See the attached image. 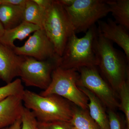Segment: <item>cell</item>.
<instances>
[{"label": "cell", "mask_w": 129, "mask_h": 129, "mask_svg": "<svg viewBox=\"0 0 129 129\" xmlns=\"http://www.w3.org/2000/svg\"><path fill=\"white\" fill-rule=\"evenodd\" d=\"M22 122L21 118L17 120L13 124L7 127L6 129H21Z\"/></svg>", "instance_id": "484cf974"}, {"label": "cell", "mask_w": 129, "mask_h": 129, "mask_svg": "<svg viewBox=\"0 0 129 129\" xmlns=\"http://www.w3.org/2000/svg\"><path fill=\"white\" fill-rule=\"evenodd\" d=\"M1 2H0V5H1Z\"/></svg>", "instance_id": "4dcf8cb0"}, {"label": "cell", "mask_w": 129, "mask_h": 129, "mask_svg": "<svg viewBox=\"0 0 129 129\" xmlns=\"http://www.w3.org/2000/svg\"><path fill=\"white\" fill-rule=\"evenodd\" d=\"M75 0H58L63 7H69L73 4Z\"/></svg>", "instance_id": "4316f807"}, {"label": "cell", "mask_w": 129, "mask_h": 129, "mask_svg": "<svg viewBox=\"0 0 129 129\" xmlns=\"http://www.w3.org/2000/svg\"><path fill=\"white\" fill-rule=\"evenodd\" d=\"M77 70L57 67L52 72L50 84L40 93L41 96L55 94L62 97L84 110H88L89 100L77 85Z\"/></svg>", "instance_id": "5b68a950"}, {"label": "cell", "mask_w": 129, "mask_h": 129, "mask_svg": "<svg viewBox=\"0 0 129 129\" xmlns=\"http://www.w3.org/2000/svg\"><path fill=\"white\" fill-rule=\"evenodd\" d=\"M27 0H0L1 4L13 6H24Z\"/></svg>", "instance_id": "cb8c5ba5"}, {"label": "cell", "mask_w": 129, "mask_h": 129, "mask_svg": "<svg viewBox=\"0 0 129 129\" xmlns=\"http://www.w3.org/2000/svg\"><path fill=\"white\" fill-rule=\"evenodd\" d=\"M118 92L120 99L119 109L123 113L125 118L124 120V129H129V80L122 84Z\"/></svg>", "instance_id": "d6986e66"}, {"label": "cell", "mask_w": 129, "mask_h": 129, "mask_svg": "<svg viewBox=\"0 0 129 129\" xmlns=\"http://www.w3.org/2000/svg\"><path fill=\"white\" fill-rule=\"evenodd\" d=\"M21 129H39V122L33 113L24 107L21 118Z\"/></svg>", "instance_id": "44dd1931"}, {"label": "cell", "mask_w": 129, "mask_h": 129, "mask_svg": "<svg viewBox=\"0 0 129 129\" xmlns=\"http://www.w3.org/2000/svg\"><path fill=\"white\" fill-rule=\"evenodd\" d=\"M97 30L94 25L81 38L73 34L68 40L62 56L58 59L57 67L76 70L83 67H97L93 42Z\"/></svg>", "instance_id": "3957f363"}, {"label": "cell", "mask_w": 129, "mask_h": 129, "mask_svg": "<svg viewBox=\"0 0 129 129\" xmlns=\"http://www.w3.org/2000/svg\"><path fill=\"white\" fill-rule=\"evenodd\" d=\"M40 29L37 25L23 21L15 27L5 30L0 43L13 48L16 46L14 42L16 40H23L30 34Z\"/></svg>", "instance_id": "5bb4252c"}, {"label": "cell", "mask_w": 129, "mask_h": 129, "mask_svg": "<svg viewBox=\"0 0 129 129\" xmlns=\"http://www.w3.org/2000/svg\"><path fill=\"white\" fill-rule=\"evenodd\" d=\"M39 129H48L46 125L45 124L39 123Z\"/></svg>", "instance_id": "f1b7e54d"}, {"label": "cell", "mask_w": 129, "mask_h": 129, "mask_svg": "<svg viewBox=\"0 0 129 129\" xmlns=\"http://www.w3.org/2000/svg\"></svg>", "instance_id": "1f68e13d"}, {"label": "cell", "mask_w": 129, "mask_h": 129, "mask_svg": "<svg viewBox=\"0 0 129 129\" xmlns=\"http://www.w3.org/2000/svg\"><path fill=\"white\" fill-rule=\"evenodd\" d=\"M24 58L16 54L13 48L0 43V79L7 84L19 77Z\"/></svg>", "instance_id": "30bf717a"}, {"label": "cell", "mask_w": 129, "mask_h": 129, "mask_svg": "<svg viewBox=\"0 0 129 129\" xmlns=\"http://www.w3.org/2000/svg\"><path fill=\"white\" fill-rule=\"evenodd\" d=\"M71 122L79 129H101L91 117L88 110H83L77 106L74 107L73 115Z\"/></svg>", "instance_id": "e0dca14e"}, {"label": "cell", "mask_w": 129, "mask_h": 129, "mask_svg": "<svg viewBox=\"0 0 129 129\" xmlns=\"http://www.w3.org/2000/svg\"><path fill=\"white\" fill-rule=\"evenodd\" d=\"M22 99L24 107L33 113L39 123L47 124L72 120L74 107L62 97L55 94L43 96L24 90Z\"/></svg>", "instance_id": "7a4b0ae2"}, {"label": "cell", "mask_w": 129, "mask_h": 129, "mask_svg": "<svg viewBox=\"0 0 129 129\" xmlns=\"http://www.w3.org/2000/svg\"><path fill=\"white\" fill-rule=\"evenodd\" d=\"M77 71L80 73L77 83L78 86L89 90L108 109L114 111L119 108L116 92L102 77L96 67H83Z\"/></svg>", "instance_id": "52a82bcc"}, {"label": "cell", "mask_w": 129, "mask_h": 129, "mask_svg": "<svg viewBox=\"0 0 129 129\" xmlns=\"http://www.w3.org/2000/svg\"><path fill=\"white\" fill-rule=\"evenodd\" d=\"M41 11H44L50 5L52 0H34Z\"/></svg>", "instance_id": "d4e9b609"}, {"label": "cell", "mask_w": 129, "mask_h": 129, "mask_svg": "<svg viewBox=\"0 0 129 129\" xmlns=\"http://www.w3.org/2000/svg\"><path fill=\"white\" fill-rule=\"evenodd\" d=\"M93 48L103 76L115 92L129 80V61L124 53L114 48L113 43L104 38L98 29Z\"/></svg>", "instance_id": "6da1fadb"}, {"label": "cell", "mask_w": 129, "mask_h": 129, "mask_svg": "<svg viewBox=\"0 0 129 129\" xmlns=\"http://www.w3.org/2000/svg\"><path fill=\"white\" fill-rule=\"evenodd\" d=\"M72 129H78V128H76V127H74V126H73V127H72Z\"/></svg>", "instance_id": "f546056e"}, {"label": "cell", "mask_w": 129, "mask_h": 129, "mask_svg": "<svg viewBox=\"0 0 129 129\" xmlns=\"http://www.w3.org/2000/svg\"><path fill=\"white\" fill-rule=\"evenodd\" d=\"M13 49L18 55L39 61L60 58L56 55L53 44L41 29L34 32L22 46H15Z\"/></svg>", "instance_id": "9c48e42d"}, {"label": "cell", "mask_w": 129, "mask_h": 129, "mask_svg": "<svg viewBox=\"0 0 129 129\" xmlns=\"http://www.w3.org/2000/svg\"><path fill=\"white\" fill-rule=\"evenodd\" d=\"M46 124L48 129H72L73 126L71 122L64 121H57Z\"/></svg>", "instance_id": "603a6c76"}, {"label": "cell", "mask_w": 129, "mask_h": 129, "mask_svg": "<svg viewBox=\"0 0 129 129\" xmlns=\"http://www.w3.org/2000/svg\"><path fill=\"white\" fill-rule=\"evenodd\" d=\"M110 12L118 24L129 29V0H108Z\"/></svg>", "instance_id": "2e32d148"}, {"label": "cell", "mask_w": 129, "mask_h": 129, "mask_svg": "<svg viewBox=\"0 0 129 129\" xmlns=\"http://www.w3.org/2000/svg\"><path fill=\"white\" fill-rule=\"evenodd\" d=\"M43 12L42 29L54 47L56 55L62 56L68 40L75 34L64 7L58 0H52Z\"/></svg>", "instance_id": "277c9868"}, {"label": "cell", "mask_w": 129, "mask_h": 129, "mask_svg": "<svg viewBox=\"0 0 129 129\" xmlns=\"http://www.w3.org/2000/svg\"><path fill=\"white\" fill-rule=\"evenodd\" d=\"M107 115L110 129H124V120L114 111L108 109Z\"/></svg>", "instance_id": "7402d4cb"}, {"label": "cell", "mask_w": 129, "mask_h": 129, "mask_svg": "<svg viewBox=\"0 0 129 129\" xmlns=\"http://www.w3.org/2000/svg\"><path fill=\"white\" fill-rule=\"evenodd\" d=\"M75 34L85 32L110 13L104 0H75L69 7H63Z\"/></svg>", "instance_id": "8992f818"}, {"label": "cell", "mask_w": 129, "mask_h": 129, "mask_svg": "<svg viewBox=\"0 0 129 129\" xmlns=\"http://www.w3.org/2000/svg\"><path fill=\"white\" fill-rule=\"evenodd\" d=\"M25 5L13 6L1 4L0 22L5 30L15 27L23 22Z\"/></svg>", "instance_id": "9a60e30c"}, {"label": "cell", "mask_w": 129, "mask_h": 129, "mask_svg": "<svg viewBox=\"0 0 129 129\" xmlns=\"http://www.w3.org/2000/svg\"><path fill=\"white\" fill-rule=\"evenodd\" d=\"M98 29L103 36L111 42H114L123 49L129 60V34L128 30L118 24L111 18L107 21L98 22Z\"/></svg>", "instance_id": "8fae6325"}, {"label": "cell", "mask_w": 129, "mask_h": 129, "mask_svg": "<svg viewBox=\"0 0 129 129\" xmlns=\"http://www.w3.org/2000/svg\"><path fill=\"white\" fill-rule=\"evenodd\" d=\"M5 28L3 27L1 23L0 22V41L2 39L4 33H5Z\"/></svg>", "instance_id": "83f0119b"}, {"label": "cell", "mask_w": 129, "mask_h": 129, "mask_svg": "<svg viewBox=\"0 0 129 129\" xmlns=\"http://www.w3.org/2000/svg\"><path fill=\"white\" fill-rule=\"evenodd\" d=\"M89 100L88 108L89 115L101 129H110L109 120L104 106L94 94L87 89L78 86Z\"/></svg>", "instance_id": "4fadbf2b"}, {"label": "cell", "mask_w": 129, "mask_h": 129, "mask_svg": "<svg viewBox=\"0 0 129 129\" xmlns=\"http://www.w3.org/2000/svg\"><path fill=\"white\" fill-rule=\"evenodd\" d=\"M22 95H11L0 101V129H5L21 119L24 106Z\"/></svg>", "instance_id": "7c38bea8"}, {"label": "cell", "mask_w": 129, "mask_h": 129, "mask_svg": "<svg viewBox=\"0 0 129 129\" xmlns=\"http://www.w3.org/2000/svg\"><path fill=\"white\" fill-rule=\"evenodd\" d=\"M59 58L39 61L24 56L19 77L26 86L36 87L44 90L50 84L52 73L57 66Z\"/></svg>", "instance_id": "ba28073f"}, {"label": "cell", "mask_w": 129, "mask_h": 129, "mask_svg": "<svg viewBox=\"0 0 129 129\" xmlns=\"http://www.w3.org/2000/svg\"><path fill=\"white\" fill-rule=\"evenodd\" d=\"M43 12L34 0H27L24 7L23 21L37 25L42 29Z\"/></svg>", "instance_id": "ac0fdd59"}, {"label": "cell", "mask_w": 129, "mask_h": 129, "mask_svg": "<svg viewBox=\"0 0 129 129\" xmlns=\"http://www.w3.org/2000/svg\"><path fill=\"white\" fill-rule=\"evenodd\" d=\"M24 89L20 79H17L0 87V101L11 95L22 96Z\"/></svg>", "instance_id": "ffe728a7"}]
</instances>
